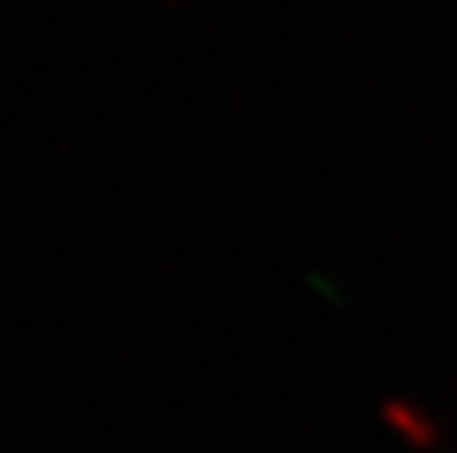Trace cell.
<instances>
[{
  "instance_id": "cell-1",
  "label": "cell",
  "mask_w": 457,
  "mask_h": 453,
  "mask_svg": "<svg viewBox=\"0 0 457 453\" xmlns=\"http://www.w3.org/2000/svg\"><path fill=\"white\" fill-rule=\"evenodd\" d=\"M379 421L388 425V431L402 440V444H411L420 453H435L439 449V421L429 416L420 403H411V398H388V403L379 407Z\"/></svg>"
}]
</instances>
